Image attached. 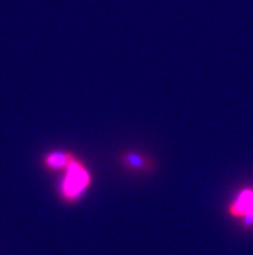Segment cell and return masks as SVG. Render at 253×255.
I'll return each mask as SVG.
<instances>
[{
	"mask_svg": "<svg viewBox=\"0 0 253 255\" xmlns=\"http://www.w3.org/2000/svg\"><path fill=\"white\" fill-rule=\"evenodd\" d=\"M230 217L239 219L244 227H253V188L242 189L229 205Z\"/></svg>",
	"mask_w": 253,
	"mask_h": 255,
	"instance_id": "7a4b0ae2",
	"label": "cell"
},
{
	"mask_svg": "<svg viewBox=\"0 0 253 255\" xmlns=\"http://www.w3.org/2000/svg\"><path fill=\"white\" fill-rule=\"evenodd\" d=\"M66 175L61 183V194L66 201H75L85 192L90 183V175L82 162L74 158L65 168Z\"/></svg>",
	"mask_w": 253,
	"mask_h": 255,
	"instance_id": "6da1fadb",
	"label": "cell"
},
{
	"mask_svg": "<svg viewBox=\"0 0 253 255\" xmlns=\"http://www.w3.org/2000/svg\"><path fill=\"white\" fill-rule=\"evenodd\" d=\"M74 158V155L70 154V153L56 152L47 155L44 159V163L47 167L52 168V170H61V168L68 167Z\"/></svg>",
	"mask_w": 253,
	"mask_h": 255,
	"instance_id": "3957f363",
	"label": "cell"
}]
</instances>
